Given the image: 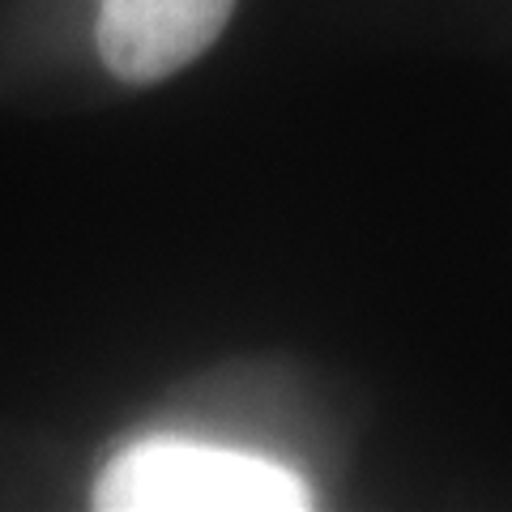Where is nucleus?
Segmentation results:
<instances>
[{
  "label": "nucleus",
  "mask_w": 512,
  "mask_h": 512,
  "mask_svg": "<svg viewBox=\"0 0 512 512\" xmlns=\"http://www.w3.org/2000/svg\"><path fill=\"white\" fill-rule=\"evenodd\" d=\"M312 504V487L282 461L175 436L124 448L94 487L103 512H299Z\"/></svg>",
  "instance_id": "f257e3e1"
},
{
  "label": "nucleus",
  "mask_w": 512,
  "mask_h": 512,
  "mask_svg": "<svg viewBox=\"0 0 512 512\" xmlns=\"http://www.w3.org/2000/svg\"><path fill=\"white\" fill-rule=\"evenodd\" d=\"M235 0H99V56L128 86H154L180 73L227 30Z\"/></svg>",
  "instance_id": "f03ea898"
}]
</instances>
